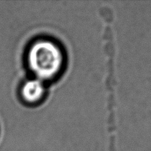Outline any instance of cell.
<instances>
[{"label": "cell", "mask_w": 151, "mask_h": 151, "mask_svg": "<svg viewBox=\"0 0 151 151\" xmlns=\"http://www.w3.org/2000/svg\"><path fill=\"white\" fill-rule=\"evenodd\" d=\"M45 88L43 82L37 78L29 80L21 88V96L25 101L34 104L39 101L45 95Z\"/></svg>", "instance_id": "obj_2"}, {"label": "cell", "mask_w": 151, "mask_h": 151, "mask_svg": "<svg viewBox=\"0 0 151 151\" xmlns=\"http://www.w3.org/2000/svg\"><path fill=\"white\" fill-rule=\"evenodd\" d=\"M64 55L62 48L50 40H39L29 49L27 64L35 78L41 81L52 80L63 70Z\"/></svg>", "instance_id": "obj_1"}]
</instances>
